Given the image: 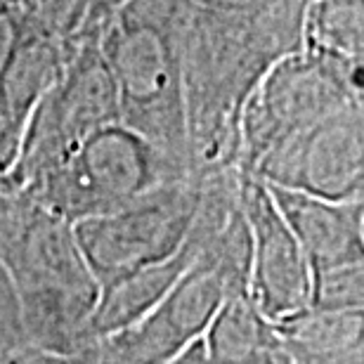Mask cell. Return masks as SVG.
Masks as SVG:
<instances>
[{
    "label": "cell",
    "mask_w": 364,
    "mask_h": 364,
    "mask_svg": "<svg viewBox=\"0 0 364 364\" xmlns=\"http://www.w3.org/2000/svg\"><path fill=\"white\" fill-rule=\"evenodd\" d=\"M164 364H213L206 353V346H203V338L192 341L187 348H182L180 353L173 355L171 360H166Z\"/></svg>",
    "instance_id": "cell-17"
},
{
    "label": "cell",
    "mask_w": 364,
    "mask_h": 364,
    "mask_svg": "<svg viewBox=\"0 0 364 364\" xmlns=\"http://www.w3.org/2000/svg\"><path fill=\"white\" fill-rule=\"evenodd\" d=\"M0 265L36 341L50 348L85 343L100 287L71 223L28 201L3 230Z\"/></svg>",
    "instance_id": "cell-3"
},
{
    "label": "cell",
    "mask_w": 364,
    "mask_h": 364,
    "mask_svg": "<svg viewBox=\"0 0 364 364\" xmlns=\"http://www.w3.org/2000/svg\"><path fill=\"white\" fill-rule=\"evenodd\" d=\"M199 5H208V7H225V10H242V7H256L265 0H194Z\"/></svg>",
    "instance_id": "cell-18"
},
{
    "label": "cell",
    "mask_w": 364,
    "mask_h": 364,
    "mask_svg": "<svg viewBox=\"0 0 364 364\" xmlns=\"http://www.w3.org/2000/svg\"><path fill=\"white\" fill-rule=\"evenodd\" d=\"M74 50L33 28L14 10V36L0 62V178L12 173L41 105Z\"/></svg>",
    "instance_id": "cell-11"
},
{
    "label": "cell",
    "mask_w": 364,
    "mask_h": 364,
    "mask_svg": "<svg viewBox=\"0 0 364 364\" xmlns=\"http://www.w3.org/2000/svg\"><path fill=\"white\" fill-rule=\"evenodd\" d=\"M192 260L194 246L185 242V246L173 258L142 267V270L123 277V279L102 289L97 305H95L90 315L88 331H85V343L112 336V333H119L140 322L168 294L171 287L187 270Z\"/></svg>",
    "instance_id": "cell-13"
},
{
    "label": "cell",
    "mask_w": 364,
    "mask_h": 364,
    "mask_svg": "<svg viewBox=\"0 0 364 364\" xmlns=\"http://www.w3.org/2000/svg\"><path fill=\"white\" fill-rule=\"evenodd\" d=\"M251 176L267 185L331 201L364 196V105L287 137L256 164Z\"/></svg>",
    "instance_id": "cell-9"
},
{
    "label": "cell",
    "mask_w": 364,
    "mask_h": 364,
    "mask_svg": "<svg viewBox=\"0 0 364 364\" xmlns=\"http://www.w3.org/2000/svg\"><path fill=\"white\" fill-rule=\"evenodd\" d=\"M33 0H0V5L10 7V10H24V7L31 5Z\"/></svg>",
    "instance_id": "cell-19"
},
{
    "label": "cell",
    "mask_w": 364,
    "mask_h": 364,
    "mask_svg": "<svg viewBox=\"0 0 364 364\" xmlns=\"http://www.w3.org/2000/svg\"><path fill=\"white\" fill-rule=\"evenodd\" d=\"M187 178L192 173L185 164L116 121L85 137L24 194L62 220L76 223Z\"/></svg>",
    "instance_id": "cell-4"
},
{
    "label": "cell",
    "mask_w": 364,
    "mask_h": 364,
    "mask_svg": "<svg viewBox=\"0 0 364 364\" xmlns=\"http://www.w3.org/2000/svg\"><path fill=\"white\" fill-rule=\"evenodd\" d=\"M185 0H126L97 41L119 97V121L189 168L178 26ZM192 173V168H189Z\"/></svg>",
    "instance_id": "cell-2"
},
{
    "label": "cell",
    "mask_w": 364,
    "mask_h": 364,
    "mask_svg": "<svg viewBox=\"0 0 364 364\" xmlns=\"http://www.w3.org/2000/svg\"><path fill=\"white\" fill-rule=\"evenodd\" d=\"M5 194H12V189H10V185H7L5 178H0V199H3Z\"/></svg>",
    "instance_id": "cell-20"
},
{
    "label": "cell",
    "mask_w": 364,
    "mask_h": 364,
    "mask_svg": "<svg viewBox=\"0 0 364 364\" xmlns=\"http://www.w3.org/2000/svg\"><path fill=\"white\" fill-rule=\"evenodd\" d=\"M97 33L100 28L78 43L53 88L36 107L21 154L7 176L12 192H24L95 130L119 121L116 85Z\"/></svg>",
    "instance_id": "cell-7"
},
{
    "label": "cell",
    "mask_w": 364,
    "mask_h": 364,
    "mask_svg": "<svg viewBox=\"0 0 364 364\" xmlns=\"http://www.w3.org/2000/svg\"><path fill=\"white\" fill-rule=\"evenodd\" d=\"M310 310H364V260L310 272Z\"/></svg>",
    "instance_id": "cell-16"
},
{
    "label": "cell",
    "mask_w": 364,
    "mask_h": 364,
    "mask_svg": "<svg viewBox=\"0 0 364 364\" xmlns=\"http://www.w3.org/2000/svg\"><path fill=\"white\" fill-rule=\"evenodd\" d=\"M362 62L301 48L274 62L246 100L239 123V171L251 173L272 147L319 121L364 105Z\"/></svg>",
    "instance_id": "cell-5"
},
{
    "label": "cell",
    "mask_w": 364,
    "mask_h": 364,
    "mask_svg": "<svg viewBox=\"0 0 364 364\" xmlns=\"http://www.w3.org/2000/svg\"><path fill=\"white\" fill-rule=\"evenodd\" d=\"M201 338L213 364H294L246 291L225 298Z\"/></svg>",
    "instance_id": "cell-14"
},
{
    "label": "cell",
    "mask_w": 364,
    "mask_h": 364,
    "mask_svg": "<svg viewBox=\"0 0 364 364\" xmlns=\"http://www.w3.org/2000/svg\"><path fill=\"white\" fill-rule=\"evenodd\" d=\"M199 206V180L159 185L105 213L71 223L100 291L137 270L173 258L185 246Z\"/></svg>",
    "instance_id": "cell-6"
},
{
    "label": "cell",
    "mask_w": 364,
    "mask_h": 364,
    "mask_svg": "<svg viewBox=\"0 0 364 364\" xmlns=\"http://www.w3.org/2000/svg\"><path fill=\"white\" fill-rule=\"evenodd\" d=\"M239 291L249 294L242 279L194 251L187 270L140 322L85 343V364H164L201 338L225 298Z\"/></svg>",
    "instance_id": "cell-8"
},
{
    "label": "cell",
    "mask_w": 364,
    "mask_h": 364,
    "mask_svg": "<svg viewBox=\"0 0 364 364\" xmlns=\"http://www.w3.org/2000/svg\"><path fill=\"white\" fill-rule=\"evenodd\" d=\"M267 192L301 244L310 272L364 260L362 199L331 201L277 185H267Z\"/></svg>",
    "instance_id": "cell-12"
},
{
    "label": "cell",
    "mask_w": 364,
    "mask_h": 364,
    "mask_svg": "<svg viewBox=\"0 0 364 364\" xmlns=\"http://www.w3.org/2000/svg\"><path fill=\"white\" fill-rule=\"evenodd\" d=\"M303 48L364 60V0H310Z\"/></svg>",
    "instance_id": "cell-15"
},
{
    "label": "cell",
    "mask_w": 364,
    "mask_h": 364,
    "mask_svg": "<svg viewBox=\"0 0 364 364\" xmlns=\"http://www.w3.org/2000/svg\"><path fill=\"white\" fill-rule=\"evenodd\" d=\"M308 3L265 0L225 10L185 0L178 50L192 178L239 168L244 105L274 62L303 48Z\"/></svg>",
    "instance_id": "cell-1"
},
{
    "label": "cell",
    "mask_w": 364,
    "mask_h": 364,
    "mask_svg": "<svg viewBox=\"0 0 364 364\" xmlns=\"http://www.w3.org/2000/svg\"><path fill=\"white\" fill-rule=\"evenodd\" d=\"M239 206L251 246L249 296L267 322L282 324L310 308V263L267 185L244 171H239Z\"/></svg>",
    "instance_id": "cell-10"
}]
</instances>
